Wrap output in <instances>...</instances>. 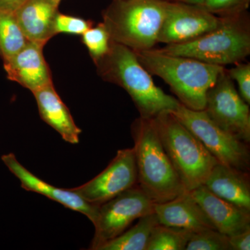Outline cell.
Instances as JSON below:
<instances>
[{
    "label": "cell",
    "instance_id": "1",
    "mask_svg": "<svg viewBox=\"0 0 250 250\" xmlns=\"http://www.w3.org/2000/svg\"><path fill=\"white\" fill-rule=\"evenodd\" d=\"M99 75L126 90L141 118H153L161 112L173 111L179 100L154 83L134 51L111 41L108 53L95 62Z\"/></svg>",
    "mask_w": 250,
    "mask_h": 250
},
{
    "label": "cell",
    "instance_id": "2",
    "mask_svg": "<svg viewBox=\"0 0 250 250\" xmlns=\"http://www.w3.org/2000/svg\"><path fill=\"white\" fill-rule=\"evenodd\" d=\"M135 53L149 74L160 77L170 86L179 103L195 111L205 110L208 90L225 70L221 65L170 55L157 49Z\"/></svg>",
    "mask_w": 250,
    "mask_h": 250
},
{
    "label": "cell",
    "instance_id": "3",
    "mask_svg": "<svg viewBox=\"0 0 250 250\" xmlns=\"http://www.w3.org/2000/svg\"><path fill=\"white\" fill-rule=\"evenodd\" d=\"M137 168V185L154 203H164L187 191L166 154L152 118L131 126Z\"/></svg>",
    "mask_w": 250,
    "mask_h": 250
},
{
    "label": "cell",
    "instance_id": "4",
    "mask_svg": "<svg viewBox=\"0 0 250 250\" xmlns=\"http://www.w3.org/2000/svg\"><path fill=\"white\" fill-rule=\"evenodd\" d=\"M167 0H114L103 14L113 42L134 52L149 50L159 42Z\"/></svg>",
    "mask_w": 250,
    "mask_h": 250
},
{
    "label": "cell",
    "instance_id": "5",
    "mask_svg": "<svg viewBox=\"0 0 250 250\" xmlns=\"http://www.w3.org/2000/svg\"><path fill=\"white\" fill-rule=\"evenodd\" d=\"M220 18L218 27L195 40L158 50L224 67L243 62L250 53L249 19L243 11Z\"/></svg>",
    "mask_w": 250,
    "mask_h": 250
},
{
    "label": "cell",
    "instance_id": "6",
    "mask_svg": "<svg viewBox=\"0 0 250 250\" xmlns=\"http://www.w3.org/2000/svg\"><path fill=\"white\" fill-rule=\"evenodd\" d=\"M152 121L186 190L204 185L218 160L170 111L161 112Z\"/></svg>",
    "mask_w": 250,
    "mask_h": 250
},
{
    "label": "cell",
    "instance_id": "7",
    "mask_svg": "<svg viewBox=\"0 0 250 250\" xmlns=\"http://www.w3.org/2000/svg\"><path fill=\"white\" fill-rule=\"evenodd\" d=\"M170 111L220 164L241 170H250L248 143L221 129L204 110L189 109L179 103L175 109Z\"/></svg>",
    "mask_w": 250,
    "mask_h": 250
},
{
    "label": "cell",
    "instance_id": "8",
    "mask_svg": "<svg viewBox=\"0 0 250 250\" xmlns=\"http://www.w3.org/2000/svg\"><path fill=\"white\" fill-rule=\"evenodd\" d=\"M154 202L138 185L125 190L99 207L95 234L89 249L99 248L121 235L135 220L154 213Z\"/></svg>",
    "mask_w": 250,
    "mask_h": 250
},
{
    "label": "cell",
    "instance_id": "9",
    "mask_svg": "<svg viewBox=\"0 0 250 250\" xmlns=\"http://www.w3.org/2000/svg\"><path fill=\"white\" fill-rule=\"evenodd\" d=\"M204 111L221 129L243 142H250L249 104L237 91L226 69L208 90Z\"/></svg>",
    "mask_w": 250,
    "mask_h": 250
},
{
    "label": "cell",
    "instance_id": "10",
    "mask_svg": "<svg viewBox=\"0 0 250 250\" xmlns=\"http://www.w3.org/2000/svg\"><path fill=\"white\" fill-rule=\"evenodd\" d=\"M136 184L137 168L133 147L120 149L101 173L70 189L88 203L100 206Z\"/></svg>",
    "mask_w": 250,
    "mask_h": 250
},
{
    "label": "cell",
    "instance_id": "11",
    "mask_svg": "<svg viewBox=\"0 0 250 250\" xmlns=\"http://www.w3.org/2000/svg\"><path fill=\"white\" fill-rule=\"evenodd\" d=\"M220 20L203 6L168 1L159 42L174 45L195 40L218 27Z\"/></svg>",
    "mask_w": 250,
    "mask_h": 250
},
{
    "label": "cell",
    "instance_id": "12",
    "mask_svg": "<svg viewBox=\"0 0 250 250\" xmlns=\"http://www.w3.org/2000/svg\"><path fill=\"white\" fill-rule=\"evenodd\" d=\"M1 159L10 172L19 179L24 190L41 194L69 209L85 215L95 223L100 206L88 203L70 188H60L42 180L23 166L13 153L4 154Z\"/></svg>",
    "mask_w": 250,
    "mask_h": 250
},
{
    "label": "cell",
    "instance_id": "13",
    "mask_svg": "<svg viewBox=\"0 0 250 250\" xmlns=\"http://www.w3.org/2000/svg\"><path fill=\"white\" fill-rule=\"evenodd\" d=\"M45 43L28 41L20 52L4 61L8 78L34 93L52 83L50 70L44 58Z\"/></svg>",
    "mask_w": 250,
    "mask_h": 250
},
{
    "label": "cell",
    "instance_id": "14",
    "mask_svg": "<svg viewBox=\"0 0 250 250\" xmlns=\"http://www.w3.org/2000/svg\"><path fill=\"white\" fill-rule=\"evenodd\" d=\"M154 213L159 224L197 233L215 229L190 191H186L170 201L154 203Z\"/></svg>",
    "mask_w": 250,
    "mask_h": 250
},
{
    "label": "cell",
    "instance_id": "15",
    "mask_svg": "<svg viewBox=\"0 0 250 250\" xmlns=\"http://www.w3.org/2000/svg\"><path fill=\"white\" fill-rule=\"evenodd\" d=\"M190 192L220 233L230 236L250 228V213L214 195L205 185Z\"/></svg>",
    "mask_w": 250,
    "mask_h": 250
},
{
    "label": "cell",
    "instance_id": "16",
    "mask_svg": "<svg viewBox=\"0 0 250 250\" xmlns=\"http://www.w3.org/2000/svg\"><path fill=\"white\" fill-rule=\"evenodd\" d=\"M204 185L214 195L250 213V183L248 171L218 163L212 169Z\"/></svg>",
    "mask_w": 250,
    "mask_h": 250
},
{
    "label": "cell",
    "instance_id": "17",
    "mask_svg": "<svg viewBox=\"0 0 250 250\" xmlns=\"http://www.w3.org/2000/svg\"><path fill=\"white\" fill-rule=\"evenodd\" d=\"M58 6L53 0H26L14 13L28 41L46 44L55 36L54 24Z\"/></svg>",
    "mask_w": 250,
    "mask_h": 250
},
{
    "label": "cell",
    "instance_id": "18",
    "mask_svg": "<svg viewBox=\"0 0 250 250\" xmlns=\"http://www.w3.org/2000/svg\"><path fill=\"white\" fill-rule=\"evenodd\" d=\"M42 121L61 135L65 142L77 144L82 129L75 124L68 108L54 88L53 83L33 93Z\"/></svg>",
    "mask_w": 250,
    "mask_h": 250
},
{
    "label": "cell",
    "instance_id": "19",
    "mask_svg": "<svg viewBox=\"0 0 250 250\" xmlns=\"http://www.w3.org/2000/svg\"><path fill=\"white\" fill-rule=\"evenodd\" d=\"M158 224L154 213L142 217L136 225L104 243L98 250H146L153 229Z\"/></svg>",
    "mask_w": 250,
    "mask_h": 250
},
{
    "label": "cell",
    "instance_id": "20",
    "mask_svg": "<svg viewBox=\"0 0 250 250\" xmlns=\"http://www.w3.org/2000/svg\"><path fill=\"white\" fill-rule=\"evenodd\" d=\"M28 41L14 14L0 12V55L4 62L20 52Z\"/></svg>",
    "mask_w": 250,
    "mask_h": 250
},
{
    "label": "cell",
    "instance_id": "21",
    "mask_svg": "<svg viewBox=\"0 0 250 250\" xmlns=\"http://www.w3.org/2000/svg\"><path fill=\"white\" fill-rule=\"evenodd\" d=\"M192 232L158 224L153 229L146 250H184Z\"/></svg>",
    "mask_w": 250,
    "mask_h": 250
},
{
    "label": "cell",
    "instance_id": "22",
    "mask_svg": "<svg viewBox=\"0 0 250 250\" xmlns=\"http://www.w3.org/2000/svg\"><path fill=\"white\" fill-rule=\"evenodd\" d=\"M82 41L95 62L108 53L111 42L109 34L103 22L95 27L92 26L85 31L82 34Z\"/></svg>",
    "mask_w": 250,
    "mask_h": 250
},
{
    "label": "cell",
    "instance_id": "23",
    "mask_svg": "<svg viewBox=\"0 0 250 250\" xmlns=\"http://www.w3.org/2000/svg\"><path fill=\"white\" fill-rule=\"evenodd\" d=\"M187 250H231L229 236L215 229H207L192 233Z\"/></svg>",
    "mask_w": 250,
    "mask_h": 250
},
{
    "label": "cell",
    "instance_id": "24",
    "mask_svg": "<svg viewBox=\"0 0 250 250\" xmlns=\"http://www.w3.org/2000/svg\"><path fill=\"white\" fill-rule=\"evenodd\" d=\"M92 26L93 23L90 21L58 13L54 20V31L55 35L61 33L82 35Z\"/></svg>",
    "mask_w": 250,
    "mask_h": 250
},
{
    "label": "cell",
    "instance_id": "25",
    "mask_svg": "<svg viewBox=\"0 0 250 250\" xmlns=\"http://www.w3.org/2000/svg\"><path fill=\"white\" fill-rule=\"evenodd\" d=\"M229 76L238 84L240 95L246 103H250V63L238 62L236 66L227 70Z\"/></svg>",
    "mask_w": 250,
    "mask_h": 250
},
{
    "label": "cell",
    "instance_id": "26",
    "mask_svg": "<svg viewBox=\"0 0 250 250\" xmlns=\"http://www.w3.org/2000/svg\"><path fill=\"white\" fill-rule=\"evenodd\" d=\"M243 0H205L203 6L207 11L212 14L223 13L225 15L240 12L236 9L237 6L241 4Z\"/></svg>",
    "mask_w": 250,
    "mask_h": 250
},
{
    "label": "cell",
    "instance_id": "27",
    "mask_svg": "<svg viewBox=\"0 0 250 250\" xmlns=\"http://www.w3.org/2000/svg\"><path fill=\"white\" fill-rule=\"evenodd\" d=\"M231 250H250V228H247L241 232L229 236Z\"/></svg>",
    "mask_w": 250,
    "mask_h": 250
},
{
    "label": "cell",
    "instance_id": "28",
    "mask_svg": "<svg viewBox=\"0 0 250 250\" xmlns=\"http://www.w3.org/2000/svg\"><path fill=\"white\" fill-rule=\"evenodd\" d=\"M26 0H0V12L14 14Z\"/></svg>",
    "mask_w": 250,
    "mask_h": 250
},
{
    "label": "cell",
    "instance_id": "29",
    "mask_svg": "<svg viewBox=\"0 0 250 250\" xmlns=\"http://www.w3.org/2000/svg\"><path fill=\"white\" fill-rule=\"evenodd\" d=\"M184 2L187 4L198 5V6H202L205 3V0H184Z\"/></svg>",
    "mask_w": 250,
    "mask_h": 250
},
{
    "label": "cell",
    "instance_id": "30",
    "mask_svg": "<svg viewBox=\"0 0 250 250\" xmlns=\"http://www.w3.org/2000/svg\"><path fill=\"white\" fill-rule=\"evenodd\" d=\"M54 1H55V2L58 3L59 4V2H60L61 0H53Z\"/></svg>",
    "mask_w": 250,
    "mask_h": 250
}]
</instances>
